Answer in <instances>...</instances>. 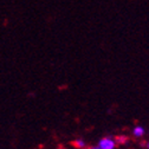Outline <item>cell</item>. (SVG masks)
<instances>
[{"label": "cell", "mask_w": 149, "mask_h": 149, "mask_svg": "<svg viewBox=\"0 0 149 149\" xmlns=\"http://www.w3.org/2000/svg\"><path fill=\"white\" fill-rule=\"evenodd\" d=\"M101 149H116L117 144L115 141V137H111V136H105L102 137L97 144Z\"/></svg>", "instance_id": "6da1fadb"}, {"label": "cell", "mask_w": 149, "mask_h": 149, "mask_svg": "<svg viewBox=\"0 0 149 149\" xmlns=\"http://www.w3.org/2000/svg\"><path fill=\"white\" fill-rule=\"evenodd\" d=\"M144 134H146V129H144L142 125H136V127H134V129H133V136H134V137L141 139V137L144 136Z\"/></svg>", "instance_id": "7a4b0ae2"}, {"label": "cell", "mask_w": 149, "mask_h": 149, "mask_svg": "<svg viewBox=\"0 0 149 149\" xmlns=\"http://www.w3.org/2000/svg\"><path fill=\"white\" fill-rule=\"evenodd\" d=\"M72 144H73V147H76L77 149H84V148L86 147L85 141H84V140H82V139H77V140H74Z\"/></svg>", "instance_id": "3957f363"}, {"label": "cell", "mask_w": 149, "mask_h": 149, "mask_svg": "<svg viewBox=\"0 0 149 149\" xmlns=\"http://www.w3.org/2000/svg\"><path fill=\"white\" fill-rule=\"evenodd\" d=\"M115 141H116V144H125L128 142V136L125 135H118L115 137Z\"/></svg>", "instance_id": "277c9868"}, {"label": "cell", "mask_w": 149, "mask_h": 149, "mask_svg": "<svg viewBox=\"0 0 149 149\" xmlns=\"http://www.w3.org/2000/svg\"><path fill=\"white\" fill-rule=\"evenodd\" d=\"M89 149H101L98 146H91V147H89Z\"/></svg>", "instance_id": "5b68a950"}, {"label": "cell", "mask_w": 149, "mask_h": 149, "mask_svg": "<svg viewBox=\"0 0 149 149\" xmlns=\"http://www.w3.org/2000/svg\"><path fill=\"white\" fill-rule=\"evenodd\" d=\"M144 147H146V149H149V140H148V141L144 143Z\"/></svg>", "instance_id": "8992f818"}]
</instances>
